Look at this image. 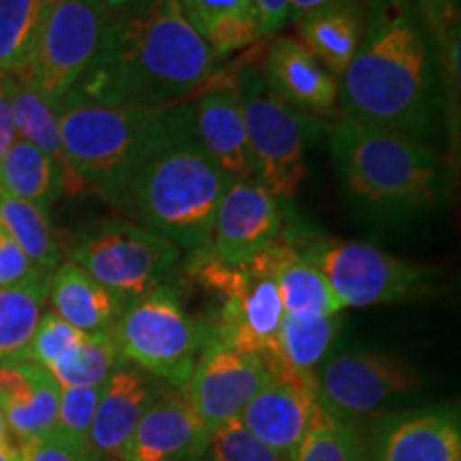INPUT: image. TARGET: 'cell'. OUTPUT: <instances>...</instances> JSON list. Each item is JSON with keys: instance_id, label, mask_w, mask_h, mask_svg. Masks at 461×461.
<instances>
[{"instance_id": "1", "label": "cell", "mask_w": 461, "mask_h": 461, "mask_svg": "<svg viewBox=\"0 0 461 461\" xmlns=\"http://www.w3.org/2000/svg\"><path fill=\"white\" fill-rule=\"evenodd\" d=\"M218 58L177 0L113 17L99 54L71 92L103 105L169 107L214 82Z\"/></svg>"}, {"instance_id": "2", "label": "cell", "mask_w": 461, "mask_h": 461, "mask_svg": "<svg viewBox=\"0 0 461 461\" xmlns=\"http://www.w3.org/2000/svg\"><path fill=\"white\" fill-rule=\"evenodd\" d=\"M346 120L428 143L438 131V103L428 34L406 0L367 3L359 50L338 77Z\"/></svg>"}, {"instance_id": "3", "label": "cell", "mask_w": 461, "mask_h": 461, "mask_svg": "<svg viewBox=\"0 0 461 461\" xmlns=\"http://www.w3.org/2000/svg\"><path fill=\"white\" fill-rule=\"evenodd\" d=\"M233 182L201 146L193 101L165 109L135 163L107 201L131 222L177 248L207 250L218 203Z\"/></svg>"}, {"instance_id": "4", "label": "cell", "mask_w": 461, "mask_h": 461, "mask_svg": "<svg viewBox=\"0 0 461 461\" xmlns=\"http://www.w3.org/2000/svg\"><path fill=\"white\" fill-rule=\"evenodd\" d=\"M330 149L346 193L374 210L423 212L445 197V160L428 143L342 118L331 129Z\"/></svg>"}, {"instance_id": "5", "label": "cell", "mask_w": 461, "mask_h": 461, "mask_svg": "<svg viewBox=\"0 0 461 461\" xmlns=\"http://www.w3.org/2000/svg\"><path fill=\"white\" fill-rule=\"evenodd\" d=\"M165 109L103 105L68 92L56 105L60 141L67 160L86 186L105 199L112 197L148 146Z\"/></svg>"}, {"instance_id": "6", "label": "cell", "mask_w": 461, "mask_h": 461, "mask_svg": "<svg viewBox=\"0 0 461 461\" xmlns=\"http://www.w3.org/2000/svg\"><path fill=\"white\" fill-rule=\"evenodd\" d=\"M112 333L124 363L180 389L214 338L212 330L186 312L180 295L167 285L131 299L112 325Z\"/></svg>"}, {"instance_id": "7", "label": "cell", "mask_w": 461, "mask_h": 461, "mask_svg": "<svg viewBox=\"0 0 461 461\" xmlns=\"http://www.w3.org/2000/svg\"><path fill=\"white\" fill-rule=\"evenodd\" d=\"M293 244L322 274L342 310L425 297L438 282L429 265L393 257L366 241L308 235Z\"/></svg>"}, {"instance_id": "8", "label": "cell", "mask_w": 461, "mask_h": 461, "mask_svg": "<svg viewBox=\"0 0 461 461\" xmlns=\"http://www.w3.org/2000/svg\"><path fill=\"white\" fill-rule=\"evenodd\" d=\"M235 84L244 107L255 180L278 201L293 199L305 177V154L322 122L274 96L257 65L241 68Z\"/></svg>"}, {"instance_id": "9", "label": "cell", "mask_w": 461, "mask_h": 461, "mask_svg": "<svg viewBox=\"0 0 461 461\" xmlns=\"http://www.w3.org/2000/svg\"><path fill=\"white\" fill-rule=\"evenodd\" d=\"M113 17L103 0H41L31 58L20 77L56 107L88 71Z\"/></svg>"}, {"instance_id": "10", "label": "cell", "mask_w": 461, "mask_h": 461, "mask_svg": "<svg viewBox=\"0 0 461 461\" xmlns=\"http://www.w3.org/2000/svg\"><path fill=\"white\" fill-rule=\"evenodd\" d=\"M188 269L194 280L221 299L218 321L212 330L216 339L244 353L261 357L276 353L285 308L276 282L261 265L257 261L229 265L207 250H197Z\"/></svg>"}, {"instance_id": "11", "label": "cell", "mask_w": 461, "mask_h": 461, "mask_svg": "<svg viewBox=\"0 0 461 461\" xmlns=\"http://www.w3.org/2000/svg\"><path fill=\"white\" fill-rule=\"evenodd\" d=\"M180 258V248L152 230L131 221H105L71 248L68 261L131 302L165 285Z\"/></svg>"}, {"instance_id": "12", "label": "cell", "mask_w": 461, "mask_h": 461, "mask_svg": "<svg viewBox=\"0 0 461 461\" xmlns=\"http://www.w3.org/2000/svg\"><path fill=\"white\" fill-rule=\"evenodd\" d=\"M420 374L402 357L380 350L333 357L316 372L321 402L333 412L372 414L420 387Z\"/></svg>"}, {"instance_id": "13", "label": "cell", "mask_w": 461, "mask_h": 461, "mask_svg": "<svg viewBox=\"0 0 461 461\" xmlns=\"http://www.w3.org/2000/svg\"><path fill=\"white\" fill-rule=\"evenodd\" d=\"M267 380L269 366L265 357L244 353L212 338L194 363L184 393L212 434L229 420L240 419L248 402Z\"/></svg>"}, {"instance_id": "14", "label": "cell", "mask_w": 461, "mask_h": 461, "mask_svg": "<svg viewBox=\"0 0 461 461\" xmlns=\"http://www.w3.org/2000/svg\"><path fill=\"white\" fill-rule=\"evenodd\" d=\"M265 361L269 380L248 402L240 420L263 445L291 459L321 403L316 376L293 372L276 357H265Z\"/></svg>"}, {"instance_id": "15", "label": "cell", "mask_w": 461, "mask_h": 461, "mask_svg": "<svg viewBox=\"0 0 461 461\" xmlns=\"http://www.w3.org/2000/svg\"><path fill=\"white\" fill-rule=\"evenodd\" d=\"M282 227L280 201L255 177L235 180L218 203L207 252L229 265L250 263L280 238Z\"/></svg>"}, {"instance_id": "16", "label": "cell", "mask_w": 461, "mask_h": 461, "mask_svg": "<svg viewBox=\"0 0 461 461\" xmlns=\"http://www.w3.org/2000/svg\"><path fill=\"white\" fill-rule=\"evenodd\" d=\"M210 431L180 387L160 384L118 461H186L205 453Z\"/></svg>"}, {"instance_id": "17", "label": "cell", "mask_w": 461, "mask_h": 461, "mask_svg": "<svg viewBox=\"0 0 461 461\" xmlns=\"http://www.w3.org/2000/svg\"><path fill=\"white\" fill-rule=\"evenodd\" d=\"M263 79L274 96L308 115H327L338 105V77L295 37H278L263 58Z\"/></svg>"}, {"instance_id": "18", "label": "cell", "mask_w": 461, "mask_h": 461, "mask_svg": "<svg viewBox=\"0 0 461 461\" xmlns=\"http://www.w3.org/2000/svg\"><path fill=\"white\" fill-rule=\"evenodd\" d=\"M194 129L205 152L227 173L230 180H250V148L235 82H212L193 101Z\"/></svg>"}, {"instance_id": "19", "label": "cell", "mask_w": 461, "mask_h": 461, "mask_svg": "<svg viewBox=\"0 0 461 461\" xmlns=\"http://www.w3.org/2000/svg\"><path fill=\"white\" fill-rule=\"evenodd\" d=\"M160 389V380L131 363H120L103 384V393L92 420L88 447L96 459H118L149 402Z\"/></svg>"}, {"instance_id": "20", "label": "cell", "mask_w": 461, "mask_h": 461, "mask_svg": "<svg viewBox=\"0 0 461 461\" xmlns=\"http://www.w3.org/2000/svg\"><path fill=\"white\" fill-rule=\"evenodd\" d=\"M60 387L45 367L31 361L0 363V411L20 442L56 429Z\"/></svg>"}, {"instance_id": "21", "label": "cell", "mask_w": 461, "mask_h": 461, "mask_svg": "<svg viewBox=\"0 0 461 461\" xmlns=\"http://www.w3.org/2000/svg\"><path fill=\"white\" fill-rule=\"evenodd\" d=\"M367 20L363 0H331L295 17L299 41L331 75L344 73L359 50Z\"/></svg>"}, {"instance_id": "22", "label": "cell", "mask_w": 461, "mask_h": 461, "mask_svg": "<svg viewBox=\"0 0 461 461\" xmlns=\"http://www.w3.org/2000/svg\"><path fill=\"white\" fill-rule=\"evenodd\" d=\"M252 261L272 276L285 314H339L342 310L322 274L285 233Z\"/></svg>"}, {"instance_id": "23", "label": "cell", "mask_w": 461, "mask_h": 461, "mask_svg": "<svg viewBox=\"0 0 461 461\" xmlns=\"http://www.w3.org/2000/svg\"><path fill=\"white\" fill-rule=\"evenodd\" d=\"M48 297L51 312L84 333L109 330L126 302L99 285L73 261L60 263L50 274Z\"/></svg>"}, {"instance_id": "24", "label": "cell", "mask_w": 461, "mask_h": 461, "mask_svg": "<svg viewBox=\"0 0 461 461\" xmlns=\"http://www.w3.org/2000/svg\"><path fill=\"white\" fill-rule=\"evenodd\" d=\"M376 461H461L457 417L431 411L400 419L380 440Z\"/></svg>"}, {"instance_id": "25", "label": "cell", "mask_w": 461, "mask_h": 461, "mask_svg": "<svg viewBox=\"0 0 461 461\" xmlns=\"http://www.w3.org/2000/svg\"><path fill=\"white\" fill-rule=\"evenodd\" d=\"M0 79H3L5 88H7L17 137L32 143L34 148H39L60 165L62 173H65V186L68 193H79V190L88 188L65 157L56 107L48 99H43L20 75H3Z\"/></svg>"}, {"instance_id": "26", "label": "cell", "mask_w": 461, "mask_h": 461, "mask_svg": "<svg viewBox=\"0 0 461 461\" xmlns=\"http://www.w3.org/2000/svg\"><path fill=\"white\" fill-rule=\"evenodd\" d=\"M177 3L190 26L210 45L218 60L261 39L255 0H177Z\"/></svg>"}, {"instance_id": "27", "label": "cell", "mask_w": 461, "mask_h": 461, "mask_svg": "<svg viewBox=\"0 0 461 461\" xmlns=\"http://www.w3.org/2000/svg\"><path fill=\"white\" fill-rule=\"evenodd\" d=\"M0 190L48 210L65 193V173L48 154L15 137L0 160Z\"/></svg>"}, {"instance_id": "28", "label": "cell", "mask_w": 461, "mask_h": 461, "mask_svg": "<svg viewBox=\"0 0 461 461\" xmlns=\"http://www.w3.org/2000/svg\"><path fill=\"white\" fill-rule=\"evenodd\" d=\"M50 274L0 286V363L24 361L43 305L48 302Z\"/></svg>"}, {"instance_id": "29", "label": "cell", "mask_w": 461, "mask_h": 461, "mask_svg": "<svg viewBox=\"0 0 461 461\" xmlns=\"http://www.w3.org/2000/svg\"><path fill=\"white\" fill-rule=\"evenodd\" d=\"M339 331V314H308L282 316L278 338H276V357L303 376H316V367L325 359L336 342Z\"/></svg>"}, {"instance_id": "30", "label": "cell", "mask_w": 461, "mask_h": 461, "mask_svg": "<svg viewBox=\"0 0 461 461\" xmlns=\"http://www.w3.org/2000/svg\"><path fill=\"white\" fill-rule=\"evenodd\" d=\"M0 229L20 246L37 269L51 274L60 265V248L41 207L0 190Z\"/></svg>"}, {"instance_id": "31", "label": "cell", "mask_w": 461, "mask_h": 461, "mask_svg": "<svg viewBox=\"0 0 461 461\" xmlns=\"http://www.w3.org/2000/svg\"><path fill=\"white\" fill-rule=\"evenodd\" d=\"M122 357L115 346L112 327L103 331L86 333L65 357L51 363L48 372L56 380L58 387H99L112 376L120 366Z\"/></svg>"}, {"instance_id": "32", "label": "cell", "mask_w": 461, "mask_h": 461, "mask_svg": "<svg viewBox=\"0 0 461 461\" xmlns=\"http://www.w3.org/2000/svg\"><path fill=\"white\" fill-rule=\"evenodd\" d=\"M288 461H367V451L346 417L321 402L308 434Z\"/></svg>"}, {"instance_id": "33", "label": "cell", "mask_w": 461, "mask_h": 461, "mask_svg": "<svg viewBox=\"0 0 461 461\" xmlns=\"http://www.w3.org/2000/svg\"><path fill=\"white\" fill-rule=\"evenodd\" d=\"M39 11L41 0H0V77L26 68Z\"/></svg>"}, {"instance_id": "34", "label": "cell", "mask_w": 461, "mask_h": 461, "mask_svg": "<svg viewBox=\"0 0 461 461\" xmlns=\"http://www.w3.org/2000/svg\"><path fill=\"white\" fill-rule=\"evenodd\" d=\"M103 384L99 387H67L60 389V403H58L56 434L73 445L88 447L90 428L95 420L96 406H99Z\"/></svg>"}, {"instance_id": "35", "label": "cell", "mask_w": 461, "mask_h": 461, "mask_svg": "<svg viewBox=\"0 0 461 461\" xmlns=\"http://www.w3.org/2000/svg\"><path fill=\"white\" fill-rule=\"evenodd\" d=\"M205 453L210 461H288L252 436L240 419L229 420L212 431Z\"/></svg>"}, {"instance_id": "36", "label": "cell", "mask_w": 461, "mask_h": 461, "mask_svg": "<svg viewBox=\"0 0 461 461\" xmlns=\"http://www.w3.org/2000/svg\"><path fill=\"white\" fill-rule=\"evenodd\" d=\"M86 336L77 327L68 325L56 312H45L39 321L37 331H34L32 342L28 346V353L24 361L37 363L48 370L51 363H56L60 357H65L79 339Z\"/></svg>"}, {"instance_id": "37", "label": "cell", "mask_w": 461, "mask_h": 461, "mask_svg": "<svg viewBox=\"0 0 461 461\" xmlns=\"http://www.w3.org/2000/svg\"><path fill=\"white\" fill-rule=\"evenodd\" d=\"M420 15L425 26V34L431 39L436 48H440L455 31H459V11L457 0H406Z\"/></svg>"}, {"instance_id": "38", "label": "cell", "mask_w": 461, "mask_h": 461, "mask_svg": "<svg viewBox=\"0 0 461 461\" xmlns=\"http://www.w3.org/2000/svg\"><path fill=\"white\" fill-rule=\"evenodd\" d=\"M17 451L20 461H96L90 448L73 445L56 431L20 442Z\"/></svg>"}, {"instance_id": "39", "label": "cell", "mask_w": 461, "mask_h": 461, "mask_svg": "<svg viewBox=\"0 0 461 461\" xmlns=\"http://www.w3.org/2000/svg\"><path fill=\"white\" fill-rule=\"evenodd\" d=\"M45 272L37 269L20 246L0 229V286H14L20 282L39 278Z\"/></svg>"}, {"instance_id": "40", "label": "cell", "mask_w": 461, "mask_h": 461, "mask_svg": "<svg viewBox=\"0 0 461 461\" xmlns=\"http://www.w3.org/2000/svg\"><path fill=\"white\" fill-rule=\"evenodd\" d=\"M258 24H261V39L274 37L282 31L286 20L291 17V7L288 0H255Z\"/></svg>"}, {"instance_id": "41", "label": "cell", "mask_w": 461, "mask_h": 461, "mask_svg": "<svg viewBox=\"0 0 461 461\" xmlns=\"http://www.w3.org/2000/svg\"><path fill=\"white\" fill-rule=\"evenodd\" d=\"M17 132L14 124V113H11V103L7 88H5L3 79H0V160H3L5 154L11 143L15 141Z\"/></svg>"}, {"instance_id": "42", "label": "cell", "mask_w": 461, "mask_h": 461, "mask_svg": "<svg viewBox=\"0 0 461 461\" xmlns=\"http://www.w3.org/2000/svg\"><path fill=\"white\" fill-rule=\"evenodd\" d=\"M107 5V9L112 11L115 17H129L135 14H141L143 9H148L154 0H103Z\"/></svg>"}, {"instance_id": "43", "label": "cell", "mask_w": 461, "mask_h": 461, "mask_svg": "<svg viewBox=\"0 0 461 461\" xmlns=\"http://www.w3.org/2000/svg\"><path fill=\"white\" fill-rule=\"evenodd\" d=\"M325 3H331V0H288V7H291V17L295 20V17L303 15L305 11H312Z\"/></svg>"}, {"instance_id": "44", "label": "cell", "mask_w": 461, "mask_h": 461, "mask_svg": "<svg viewBox=\"0 0 461 461\" xmlns=\"http://www.w3.org/2000/svg\"><path fill=\"white\" fill-rule=\"evenodd\" d=\"M0 461H20V451L15 445H0Z\"/></svg>"}, {"instance_id": "45", "label": "cell", "mask_w": 461, "mask_h": 461, "mask_svg": "<svg viewBox=\"0 0 461 461\" xmlns=\"http://www.w3.org/2000/svg\"><path fill=\"white\" fill-rule=\"evenodd\" d=\"M14 436H11L9 431V425H7V419H5L3 411H0V445H14Z\"/></svg>"}]
</instances>
